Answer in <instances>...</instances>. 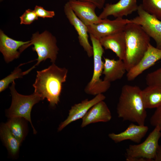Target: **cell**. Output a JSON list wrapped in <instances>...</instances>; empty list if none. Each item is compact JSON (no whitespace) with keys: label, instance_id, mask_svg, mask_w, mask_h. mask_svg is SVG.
Returning a JSON list of instances; mask_svg holds the SVG:
<instances>
[{"label":"cell","instance_id":"6da1fadb","mask_svg":"<svg viewBox=\"0 0 161 161\" xmlns=\"http://www.w3.org/2000/svg\"><path fill=\"white\" fill-rule=\"evenodd\" d=\"M68 70L61 68L54 63L47 68L37 71V75L33 84L34 92L44 100L47 98L50 106L54 107L60 101L62 84L66 80Z\"/></svg>","mask_w":161,"mask_h":161},{"label":"cell","instance_id":"7a4b0ae2","mask_svg":"<svg viewBox=\"0 0 161 161\" xmlns=\"http://www.w3.org/2000/svg\"><path fill=\"white\" fill-rule=\"evenodd\" d=\"M137 86L125 85L122 87L117 107L118 117L124 121L144 125L147 117L146 109Z\"/></svg>","mask_w":161,"mask_h":161},{"label":"cell","instance_id":"3957f363","mask_svg":"<svg viewBox=\"0 0 161 161\" xmlns=\"http://www.w3.org/2000/svg\"><path fill=\"white\" fill-rule=\"evenodd\" d=\"M124 31L126 50L123 61L128 72L143 57L150 44V37L141 25L131 21L126 24Z\"/></svg>","mask_w":161,"mask_h":161},{"label":"cell","instance_id":"277c9868","mask_svg":"<svg viewBox=\"0 0 161 161\" xmlns=\"http://www.w3.org/2000/svg\"><path fill=\"white\" fill-rule=\"evenodd\" d=\"M33 45L32 50L35 51L38 55L37 63L31 68L24 71L26 75L38 66L42 61L47 59H50L52 63L55 62L59 49L57 45L56 38L48 31L46 30L39 34L37 32L32 34L29 44H25L19 49L21 53L26 48Z\"/></svg>","mask_w":161,"mask_h":161},{"label":"cell","instance_id":"5b68a950","mask_svg":"<svg viewBox=\"0 0 161 161\" xmlns=\"http://www.w3.org/2000/svg\"><path fill=\"white\" fill-rule=\"evenodd\" d=\"M89 35L93 49V72L92 78L84 90L87 94L96 96L106 92L111 86V83L100 79L103 68L104 62L102 60L104 52L103 47L99 39L91 34Z\"/></svg>","mask_w":161,"mask_h":161},{"label":"cell","instance_id":"8992f818","mask_svg":"<svg viewBox=\"0 0 161 161\" xmlns=\"http://www.w3.org/2000/svg\"><path fill=\"white\" fill-rule=\"evenodd\" d=\"M161 128L155 127L146 139L137 145H130L126 149V160L128 161H154L159 145Z\"/></svg>","mask_w":161,"mask_h":161},{"label":"cell","instance_id":"52a82bcc","mask_svg":"<svg viewBox=\"0 0 161 161\" xmlns=\"http://www.w3.org/2000/svg\"><path fill=\"white\" fill-rule=\"evenodd\" d=\"M14 81L10 87L12 97V101L10 108L6 110V116L9 118L20 117L30 122L33 129L34 134L37 131L34 128L31 119V112L33 106L43 100L41 97L34 92L29 95H24L18 93L15 88Z\"/></svg>","mask_w":161,"mask_h":161},{"label":"cell","instance_id":"ba28073f","mask_svg":"<svg viewBox=\"0 0 161 161\" xmlns=\"http://www.w3.org/2000/svg\"><path fill=\"white\" fill-rule=\"evenodd\" d=\"M137 11L138 16L130 20L131 22L141 25L155 41L156 47L161 49V21L145 12L141 4Z\"/></svg>","mask_w":161,"mask_h":161},{"label":"cell","instance_id":"9c48e42d","mask_svg":"<svg viewBox=\"0 0 161 161\" xmlns=\"http://www.w3.org/2000/svg\"><path fill=\"white\" fill-rule=\"evenodd\" d=\"M130 22V20L117 18L113 20L107 18L97 24L87 26L89 34L100 39L103 37L124 30L126 24Z\"/></svg>","mask_w":161,"mask_h":161},{"label":"cell","instance_id":"30bf717a","mask_svg":"<svg viewBox=\"0 0 161 161\" xmlns=\"http://www.w3.org/2000/svg\"><path fill=\"white\" fill-rule=\"evenodd\" d=\"M64 11L70 23L73 26L77 32L80 45L82 47L89 57L93 56V47L89 41L87 26L75 14L68 2L65 4Z\"/></svg>","mask_w":161,"mask_h":161},{"label":"cell","instance_id":"8fae6325","mask_svg":"<svg viewBox=\"0 0 161 161\" xmlns=\"http://www.w3.org/2000/svg\"><path fill=\"white\" fill-rule=\"evenodd\" d=\"M69 5L76 16L86 26L102 22L96 14V6L89 1L72 0L68 1Z\"/></svg>","mask_w":161,"mask_h":161},{"label":"cell","instance_id":"7c38bea8","mask_svg":"<svg viewBox=\"0 0 161 161\" xmlns=\"http://www.w3.org/2000/svg\"><path fill=\"white\" fill-rule=\"evenodd\" d=\"M105 98L106 97L101 94L96 95L90 100L86 99L80 103L74 105L69 110L67 118L59 125L58 131H61L72 122L82 119L92 107L97 103L104 100Z\"/></svg>","mask_w":161,"mask_h":161},{"label":"cell","instance_id":"4fadbf2b","mask_svg":"<svg viewBox=\"0 0 161 161\" xmlns=\"http://www.w3.org/2000/svg\"><path fill=\"white\" fill-rule=\"evenodd\" d=\"M161 59V49H159L150 43L148 49L140 61L128 72L126 75L128 81L134 80L146 70Z\"/></svg>","mask_w":161,"mask_h":161},{"label":"cell","instance_id":"5bb4252c","mask_svg":"<svg viewBox=\"0 0 161 161\" xmlns=\"http://www.w3.org/2000/svg\"><path fill=\"white\" fill-rule=\"evenodd\" d=\"M138 6L137 0H120L115 4L107 3L98 16L101 19L110 16L116 18H123L137 11Z\"/></svg>","mask_w":161,"mask_h":161},{"label":"cell","instance_id":"9a60e30c","mask_svg":"<svg viewBox=\"0 0 161 161\" xmlns=\"http://www.w3.org/2000/svg\"><path fill=\"white\" fill-rule=\"evenodd\" d=\"M112 117L111 112L103 100L96 103L88 111L82 118V128L93 123L99 122H107Z\"/></svg>","mask_w":161,"mask_h":161},{"label":"cell","instance_id":"2e32d148","mask_svg":"<svg viewBox=\"0 0 161 161\" xmlns=\"http://www.w3.org/2000/svg\"><path fill=\"white\" fill-rule=\"evenodd\" d=\"M30 42V41H23L15 40L8 36L1 30H0V51L7 63L18 58L21 53L18 49Z\"/></svg>","mask_w":161,"mask_h":161},{"label":"cell","instance_id":"e0dca14e","mask_svg":"<svg viewBox=\"0 0 161 161\" xmlns=\"http://www.w3.org/2000/svg\"><path fill=\"white\" fill-rule=\"evenodd\" d=\"M99 40L105 49L112 50L119 59L123 61L125 59L126 44L124 30L103 37Z\"/></svg>","mask_w":161,"mask_h":161},{"label":"cell","instance_id":"ac0fdd59","mask_svg":"<svg viewBox=\"0 0 161 161\" xmlns=\"http://www.w3.org/2000/svg\"><path fill=\"white\" fill-rule=\"evenodd\" d=\"M148 130V127L141 125L131 123L124 131L118 133H110L109 137L115 143L129 140L139 143Z\"/></svg>","mask_w":161,"mask_h":161},{"label":"cell","instance_id":"d6986e66","mask_svg":"<svg viewBox=\"0 0 161 161\" xmlns=\"http://www.w3.org/2000/svg\"><path fill=\"white\" fill-rule=\"evenodd\" d=\"M103 74L104 80L111 83L121 79L127 72L125 65L122 60H115L104 58Z\"/></svg>","mask_w":161,"mask_h":161},{"label":"cell","instance_id":"ffe728a7","mask_svg":"<svg viewBox=\"0 0 161 161\" xmlns=\"http://www.w3.org/2000/svg\"><path fill=\"white\" fill-rule=\"evenodd\" d=\"M0 134L9 154L12 157H15L18 154L21 143L12 134L6 123L1 124Z\"/></svg>","mask_w":161,"mask_h":161},{"label":"cell","instance_id":"44dd1931","mask_svg":"<svg viewBox=\"0 0 161 161\" xmlns=\"http://www.w3.org/2000/svg\"><path fill=\"white\" fill-rule=\"evenodd\" d=\"M141 95L146 109H156L161 105V88L148 86L141 90Z\"/></svg>","mask_w":161,"mask_h":161},{"label":"cell","instance_id":"7402d4cb","mask_svg":"<svg viewBox=\"0 0 161 161\" xmlns=\"http://www.w3.org/2000/svg\"><path fill=\"white\" fill-rule=\"evenodd\" d=\"M27 121L24 118L15 117L9 118L6 123L10 131L21 144L27 133Z\"/></svg>","mask_w":161,"mask_h":161},{"label":"cell","instance_id":"603a6c76","mask_svg":"<svg viewBox=\"0 0 161 161\" xmlns=\"http://www.w3.org/2000/svg\"><path fill=\"white\" fill-rule=\"evenodd\" d=\"M141 4L145 12L161 21V0H143Z\"/></svg>","mask_w":161,"mask_h":161},{"label":"cell","instance_id":"cb8c5ba5","mask_svg":"<svg viewBox=\"0 0 161 161\" xmlns=\"http://www.w3.org/2000/svg\"><path fill=\"white\" fill-rule=\"evenodd\" d=\"M23 65L21 64L16 67L11 74L0 81V92L4 90L9 85L12 83L14 80L18 78H22L25 75L24 72L22 71L20 68Z\"/></svg>","mask_w":161,"mask_h":161},{"label":"cell","instance_id":"d4e9b609","mask_svg":"<svg viewBox=\"0 0 161 161\" xmlns=\"http://www.w3.org/2000/svg\"><path fill=\"white\" fill-rule=\"evenodd\" d=\"M145 80L148 86L161 88V68L148 73Z\"/></svg>","mask_w":161,"mask_h":161},{"label":"cell","instance_id":"484cf974","mask_svg":"<svg viewBox=\"0 0 161 161\" xmlns=\"http://www.w3.org/2000/svg\"><path fill=\"white\" fill-rule=\"evenodd\" d=\"M38 17L34 10L28 9L20 16V24L26 25L30 24L37 20Z\"/></svg>","mask_w":161,"mask_h":161},{"label":"cell","instance_id":"4316f807","mask_svg":"<svg viewBox=\"0 0 161 161\" xmlns=\"http://www.w3.org/2000/svg\"><path fill=\"white\" fill-rule=\"evenodd\" d=\"M38 17L45 18H52L55 16V13L53 11H48L45 10L43 7L36 5L34 10Z\"/></svg>","mask_w":161,"mask_h":161},{"label":"cell","instance_id":"83f0119b","mask_svg":"<svg viewBox=\"0 0 161 161\" xmlns=\"http://www.w3.org/2000/svg\"><path fill=\"white\" fill-rule=\"evenodd\" d=\"M150 123L152 126H158L161 128V105L156 109L150 118Z\"/></svg>","mask_w":161,"mask_h":161},{"label":"cell","instance_id":"f1b7e54d","mask_svg":"<svg viewBox=\"0 0 161 161\" xmlns=\"http://www.w3.org/2000/svg\"><path fill=\"white\" fill-rule=\"evenodd\" d=\"M69 1L72 0H67ZM81 1H85L91 2L94 4L99 9H101L104 7L106 0H75Z\"/></svg>","mask_w":161,"mask_h":161},{"label":"cell","instance_id":"f546056e","mask_svg":"<svg viewBox=\"0 0 161 161\" xmlns=\"http://www.w3.org/2000/svg\"><path fill=\"white\" fill-rule=\"evenodd\" d=\"M154 161H161V145L159 146L158 148Z\"/></svg>","mask_w":161,"mask_h":161},{"label":"cell","instance_id":"4dcf8cb0","mask_svg":"<svg viewBox=\"0 0 161 161\" xmlns=\"http://www.w3.org/2000/svg\"><path fill=\"white\" fill-rule=\"evenodd\" d=\"M3 0H0V1H2Z\"/></svg>","mask_w":161,"mask_h":161}]
</instances>
